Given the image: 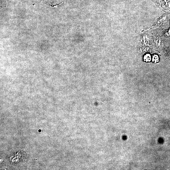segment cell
I'll list each match as a JSON object with an SVG mask.
<instances>
[{
  "label": "cell",
  "instance_id": "obj_1",
  "mask_svg": "<svg viewBox=\"0 0 170 170\" xmlns=\"http://www.w3.org/2000/svg\"><path fill=\"white\" fill-rule=\"evenodd\" d=\"M161 10L168 11L170 9V0H152Z\"/></svg>",
  "mask_w": 170,
  "mask_h": 170
},
{
  "label": "cell",
  "instance_id": "obj_2",
  "mask_svg": "<svg viewBox=\"0 0 170 170\" xmlns=\"http://www.w3.org/2000/svg\"><path fill=\"white\" fill-rule=\"evenodd\" d=\"M168 12L166 13L159 18L153 25V27H159L161 26L166 23L168 21Z\"/></svg>",
  "mask_w": 170,
  "mask_h": 170
},
{
  "label": "cell",
  "instance_id": "obj_3",
  "mask_svg": "<svg viewBox=\"0 0 170 170\" xmlns=\"http://www.w3.org/2000/svg\"><path fill=\"white\" fill-rule=\"evenodd\" d=\"M153 42L156 47L161 48L163 46V42L160 37L158 36L155 35L153 37Z\"/></svg>",
  "mask_w": 170,
  "mask_h": 170
},
{
  "label": "cell",
  "instance_id": "obj_4",
  "mask_svg": "<svg viewBox=\"0 0 170 170\" xmlns=\"http://www.w3.org/2000/svg\"><path fill=\"white\" fill-rule=\"evenodd\" d=\"M144 60L145 62H147L151 61V57L149 54H147L144 57Z\"/></svg>",
  "mask_w": 170,
  "mask_h": 170
},
{
  "label": "cell",
  "instance_id": "obj_5",
  "mask_svg": "<svg viewBox=\"0 0 170 170\" xmlns=\"http://www.w3.org/2000/svg\"><path fill=\"white\" fill-rule=\"evenodd\" d=\"M153 61L155 63L158 62H159V58L158 55H154L153 56Z\"/></svg>",
  "mask_w": 170,
  "mask_h": 170
},
{
  "label": "cell",
  "instance_id": "obj_6",
  "mask_svg": "<svg viewBox=\"0 0 170 170\" xmlns=\"http://www.w3.org/2000/svg\"></svg>",
  "mask_w": 170,
  "mask_h": 170
}]
</instances>
